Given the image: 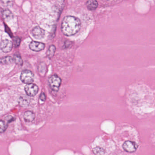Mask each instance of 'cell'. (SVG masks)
Returning a JSON list of instances; mask_svg holds the SVG:
<instances>
[{
    "label": "cell",
    "mask_w": 155,
    "mask_h": 155,
    "mask_svg": "<svg viewBox=\"0 0 155 155\" xmlns=\"http://www.w3.org/2000/svg\"><path fill=\"white\" fill-rule=\"evenodd\" d=\"M14 42L15 46V47H18L20 45V42H21V39L18 37H15L14 39Z\"/></svg>",
    "instance_id": "ac0fdd59"
},
{
    "label": "cell",
    "mask_w": 155,
    "mask_h": 155,
    "mask_svg": "<svg viewBox=\"0 0 155 155\" xmlns=\"http://www.w3.org/2000/svg\"><path fill=\"white\" fill-rule=\"evenodd\" d=\"M32 34L33 36L37 39H41L45 35V31L39 26L34 27L32 30Z\"/></svg>",
    "instance_id": "8992f818"
},
{
    "label": "cell",
    "mask_w": 155,
    "mask_h": 155,
    "mask_svg": "<svg viewBox=\"0 0 155 155\" xmlns=\"http://www.w3.org/2000/svg\"><path fill=\"white\" fill-rule=\"evenodd\" d=\"M14 61L15 63L18 65L21 66L23 64V61L21 57L19 55L15 54L14 56Z\"/></svg>",
    "instance_id": "9a60e30c"
},
{
    "label": "cell",
    "mask_w": 155,
    "mask_h": 155,
    "mask_svg": "<svg viewBox=\"0 0 155 155\" xmlns=\"http://www.w3.org/2000/svg\"><path fill=\"white\" fill-rule=\"evenodd\" d=\"M14 62V59L10 56H5L0 58V64H10Z\"/></svg>",
    "instance_id": "4fadbf2b"
},
{
    "label": "cell",
    "mask_w": 155,
    "mask_h": 155,
    "mask_svg": "<svg viewBox=\"0 0 155 155\" xmlns=\"http://www.w3.org/2000/svg\"><path fill=\"white\" fill-rule=\"evenodd\" d=\"M56 51V47L54 45H51L50 46L47 52V56L48 58L51 59L53 57Z\"/></svg>",
    "instance_id": "5bb4252c"
},
{
    "label": "cell",
    "mask_w": 155,
    "mask_h": 155,
    "mask_svg": "<svg viewBox=\"0 0 155 155\" xmlns=\"http://www.w3.org/2000/svg\"><path fill=\"white\" fill-rule=\"evenodd\" d=\"M30 48L32 51L35 52H40L44 49L45 47V44L40 42L32 41L30 43Z\"/></svg>",
    "instance_id": "ba28073f"
},
{
    "label": "cell",
    "mask_w": 155,
    "mask_h": 155,
    "mask_svg": "<svg viewBox=\"0 0 155 155\" xmlns=\"http://www.w3.org/2000/svg\"><path fill=\"white\" fill-rule=\"evenodd\" d=\"M61 83V79L56 75L52 76L49 79V84L52 90L54 92H57Z\"/></svg>",
    "instance_id": "7a4b0ae2"
},
{
    "label": "cell",
    "mask_w": 155,
    "mask_h": 155,
    "mask_svg": "<svg viewBox=\"0 0 155 155\" xmlns=\"http://www.w3.org/2000/svg\"><path fill=\"white\" fill-rule=\"evenodd\" d=\"M93 152L96 155L104 154L105 152L103 148L100 147H96L93 149Z\"/></svg>",
    "instance_id": "2e32d148"
},
{
    "label": "cell",
    "mask_w": 155,
    "mask_h": 155,
    "mask_svg": "<svg viewBox=\"0 0 155 155\" xmlns=\"http://www.w3.org/2000/svg\"><path fill=\"white\" fill-rule=\"evenodd\" d=\"M81 28V22L77 17L66 16L64 17L61 23V31L66 36H72L77 33Z\"/></svg>",
    "instance_id": "6da1fadb"
},
{
    "label": "cell",
    "mask_w": 155,
    "mask_h": 155,
    "mask_svg": "<svg viewBox=\"0 0 155 155\" xmlns=\"http://www.w3.org/2000/svg\"><path fill=\"white\" fill-rule=\"evenodd\" d=\"M14 118L12 116H9L8 117H7V118H6V121H7V122H8V123H11V122H12L14 120Z\"/></svg>",
    "instance_id": "ffe728a7"
},
{
    "label": "cell",
    "mask_w": 155,
    "mask_h": 155,
    "mask_svg": "<svg viewBox=\"0 0 155 155\" xmlns=\"http://www.w3.org/2000/svg\"><path fill=\"white\" fill-rule=\"evenodd\" d=\"M2 15L4 19L6 20V21H8L11 20L13 16L12 12L8 9H5V10L3 11Z\"/></svg>",
    "instance_id": "7c38bea8"
},
{
    "label": "cell",
    "mask_w": 155,
    "mask_h": 155,
    "mask_svg": "<svg viewBox=\"0 0 155 155\" xmlns=\"http://www.w3.org/2000/svg\"><path fill=\"white\" fill-rule=\"evenodd\" d=\"M24 118L25 122L30 123L34 120L35 118V115L33 112L27 111L24 114Z\"/></svg>",
    "instance_id": "30bf717a"
},
{
    "label": "cell",
    "mask_w": 155,
    "mask_h": 155,
    "mask_svg": "<svg viewBox=\"0 0 155 155\" xmlns=\"http://www.w3.org/2000/svg\"><path fill=\"white\" fill-rule=\"evenodd\" d=\"M123 147L126 152L132 153L136 151L137 148V145L134 142L126 141L124 143Z\"/></svg>",
    "instance_id": "5b68a950"
},
{
    "label": "cell",
    "mask_w": 155,
    "mask_h": 155,
    "mask_svg": "<svg viewBox=\"0 0 155 155\" xmlns=\"http://www.w3.org/2000/svg\"><path fill=\"white\" fill-rule=\"evenodd\" d=\"M25 90L26 94L29 96H34L36 95V94L38 93L39 88L36 85L34 84L29 83L25 86Z\"/></svg>",
    "instance_id": "277c9868"
},
{
    "label": "cell",
    "mask_w": 155,
    "mask_h": 155,
    "mask_svg": "<svg viewBox=\"0 0 155 155\" xmlns=\"http://www.w3.org/2000/svg\"><path fill=\"white\" fill-rule=\"evenodd\" d=\"M12 47V42L8 40H3L0 44V48L4 52L7 53L11 52Z\"/></svg>",
    "instance_id": "52a82bcc"
},
{
    "label": "cell",
    "mask_w": 155,
    "mask_h": 155,
    "mask_svg": "<svg viewBox=\"0 0 155 155\" xmlns=\"http://www.w3.org/2000/svg\"><path fill=\"white\" fill-rule=\"evenodd\" d=\"M86 5L88 10L94 11L98 6V2L97 0H88L87 2Z\"/></svg>",
    "instance_id": "9c48e42d"
},
{
    "label": "cell",
    "mask_w": 155,
    "mask_h": 155,
    "mask_svg": "<svg viewBox=\"0 0 155 155\" xmlns=\"http://www.w3.org/2000/svg\"><path fill=\"white\" fill-rule=\"evenodd\" d=\"M19 103L21 106L27 107L30 104V100L26 96H21L19 99Z\"/></svg>",
    "instance_id": "8fae6325"
},
{
    "label": "cell",
    "mask_w": 155,
    "mask_h": 155,
    "mask_svg": "<svg viewBox=\"0 0 155 155\" xmlns=\"http://www.w3.org/2000/svg\"><path fill=\"white\" fill-rule=\"evenodd\" d=\"M40 99L43 102H45L46 100V96L44 93H42L40 96Z\"/></svg>",
    "instance_id": "d6986e66"
},
{
    "label": "cell",
    "mask_w": 155,
    "mask_h": 155,
    "mask_svg": "<svg viewBox=\"0 0 155 155\" xmlns=\"http://www.w3.org/2000/svg\"><path fill=\"white\" fill-rule=\"evenodd\" d=\"M7 125L5 122L2 120H0V133H3L6 130Z\"/></svg>",
    "instance_id": "e0dca14e"
},
{
    "label": "cell",
    "mask_w": 155,
    "mask_h": 155,
    "mask_svg": "<svg viewBox=\"0 0 155 155\" xmlns=\"http://www.w3.org/2000/svg\"><path fill=\"white\" fill-rule=\"evenodd\" d=\"M34 75L30 70H25L23 71L21 73L20 79L22 83H31L34 81Z\"/></svg>",
    "instance_id": "3957f363"
}]
</instances>
